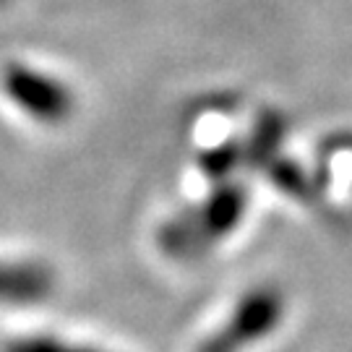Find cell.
<instances>
[{
	"mask_svg": "<svg viewBox=\"0 0 352 352\" xmlns=\"http://www.w3.org/2000/svg\"><path fill=\"white\" fill-rule=\"evenodd\" d=\"M245 204H248L245 188H240L235 183H225L199 206L180 212L173 222L162 227V235H160L162 248L177 258L204 256L212 243L227 238L240 225Z\"/></svg>",
	"mask_w": 352,
	"mask_h": 352,
	"instance_id": "1",
	"label": "cell"
},
{
	"mask_svg": "<svg viewBox=\"0 0 352 352\" xmlns=\"http://www.w3.org/2000/svg\"><path fill=\"white\" fill-rule=\"evenodd\" d=\"M285 314V298L274 287H253L240 298L227 321L206 334L196 352H245L266 340L279 327Z\"/></svg>",
	"mask_w": 352,
	"mask_h": 352,
	"instance_id": "2",
	"label": "cell"
},
{
	"mask_svg": "<svg viewBox=\"0 0 352 352\" xmlns=\"http://www.w3.org/2000/svg\"><path fill=\"white\" fill-rule=\"evenodd\" d=\"M3 94L32 120L45 126L65 123L76 110V94L58 76L26 63H8L0 74Z\"/></svg>",
	"mask_w": 352,
	"mask_h": 352,
	"instance_id": "3",
	"label": "cell"
},
{
	"mask_svg": "<svg viewBox=\"0 0 352 352\" xmlns=\"http://www.w3.org/2000/svg\"><path fill=\"white\" fill-rule=\"evenodd\" d=\"M55 289V274L47 264L32 258H0V305H34Z\"/></svg>",
	"mask_w": 352,
	"mask_h": 352,
	"instance_id": "4",
	"label": "cell"
},
{
	"mask_svg": "<svg viewBox=\"0 0 352 352\" xmlns=\"http://www.w3.org/2000/svg\"><path fill=\"white\" fill-rule=\"evenodd\" d=\"M6 352H104L89 344H74V342L58 340V337H47V334H37V337H24V340L11 342Z\"/></svg>",
	"mask_w": 352,
	"mask_h": 352,
	"instance_id": "5",
	"label": "cell"
}]
</instances>
